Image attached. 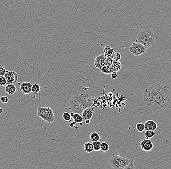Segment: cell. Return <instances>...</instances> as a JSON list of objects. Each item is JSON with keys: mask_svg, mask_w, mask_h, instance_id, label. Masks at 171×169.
<instances>
[{"mask_svg": "<svg viewBox=\"0 0 171 169\" xmlns=\"http://www.w3.org/2000/svg\"><path fill=\"white\" fill-rule=\"evenodd\" d=\"M171 95L166 85L158 83L150 84L142 94L145 104L154 110L168 106Z\"/></svg>", "mask_w": 171, "mask_h": 169, "instance_id": "obj_1", "label": "cell"}, {"mask_svg": "<svg viewBox=\"0 0 171 169\" xmlns=\"http://www.w3.org/2000/svg\"><path fill=\"white\" fill-rule=\"evenodd\" d=\"M95 98L89 94H77L72 96L70 100V109L73 112L82 115L83 111L92 106Z\"/></svg>", "mask_w": 171, "mask_h": 169, "instance_id": "obj_2", "label": "cell"}, {"mask_svg": "<svg viewBox=\"0 0 171 169\" xmlns=\"http://www.w3.org/2000/svg\"><path fill=\"white\" fill-rule=\"evenodd\" d=\"M136 41L143 44L148 49L155 45V34L151 30L145 29L138 34Z\"/></svg>", "mask_w": 171, "mask_h": 169, "instance_id": "obj_3", "label": "cell"}, {"mask_svg": "<svg viewBox=\"0 0 171 169\" xmlns=\"http://www.w3.org/2000/svg\"><path fill=\"white\" fill-rule=\"evenodd\" d=\"M131 159L113 155L110 158V163L111 167L114 169H125L126 167L131 162Z\"/></svg>", "mask_w": 171, "mask_h": 169, "instance_id": "obj_4", "label": "cell"}, {"mask_svg": "<svg viewBox=\"0 0 171 169\" xmlns=\"http://www.w3.org/2000/svg\"><path fill=\"white\" fill-rule=\"evenodd\" d=\"M37 116L47 123H52L55 120L54 113L51 108L39 107L37 109Z\"/></svg>", "mask_w": 171, "mask_h": 169, "instance_id": "obj_5", "label": "cell"}, {"mask_svg": "<svg viewBox=\"0 0 171 169\" xmlns=\"http://www.w3.org/2000/svg\"><path fill=\"white\" fill-rule=\"evenodd\" d=\"M147 49L146 47L143 44H141L136 41L133 43L131 46L129 48L130 52L137 57L145 53Z\"/></svg>", "mask_w": 171, "mask_h": 169, "instance_id": "obj_6", "label": "cell"}, {"mask_svg": "<svg viewBox=\"0 0 171 169\" xmlns=\"http://www.w3.org/2000/svg\"><path fill=\"white\" fill-rule=\"evenodd\" d=\"M140 146L142 150L145 151H150L152 150L154 144L149 139H145L140 142Z\"/></svg>", "mask_w": 171, "mask_h": 169, "instance_id": "obj_7", "label": "cell"}, {"mask_svg": "<svg viewBox=\"0 0 171 169\" xmlns=\"http://www.w3.org/2000/svg\"><path fill=\"white\" fill-rule=\"evenodd\" d=\"M95 106L92 105L83 111L82 114L83 120H84L85 121L87 120H91L92 117L93 116V113L95 112Z\"/></svg>", "mask_w": 171, "mask_h": 169, "instance_id": "obj_8", "label": "cell"}, {"mask_svg": "<svg viewBox=\"0 0 171 169\" xmlns=\"http://www.w3.org/2000/svg\"><path fill=\"white\" fill-rule=\"evenodd\" d=\"M107 57L104 54L100 55L96 57L95 61V65L96 68L100 69L101 68L105 66V61Z\"/></svg>", "mask_w": 171, "mask_h": 169, "instance_id": "obj_9", "label": "cell"}, {"mask_svg": "<svg viewBox=\"0 0 171 169\" xmlns=\"http://www.w3.org/2000/svg\"><path fill=\"white\" fill-rule=\"evenodd\" d=\"M20 88L21 92L24 94H29L32 92V84L30 82L28 81L23 82L20 85Z\"/></svg>", "mask_w": 171, "mask_h": 169, "instance_id": "obj_10", "label": "cell"}, {"mask_svg": "<svg viewBox=\"0 0 171 169\" xmlns=\"http://www.w3.org/2000/svg\"><path fill=\"white\" fill-rule=\"evenodd\" d=\"M157 124L152 120H148L146 121L145 123V130H152L155 131L157 129Z\"/></svg>", "mask_w": 171, "mask_h": 169, "instance_id": "obj_11", "label": "cell"}, {"mask_svg": "<svg viewBox=\"0 0 171 169\" xmlns=\"http://www.w3.org/2000/svg\"><path fill=\"white\" fill-rule=\"evenodd\" d=\"M5 90L8 95H13L16 92L17 87L14 84H8L6 85Z\"/></svg>", "mask_w": 171, "mask_h": 169, "instance_id": "obj_12", "label": "cell"}, {"mask_svg": "<svg viewBox=\"0 0 171 169\" xmlns=\"http://www.w3.org/2000/svg\"><path fill=\"white\" fill-rule=\"evenodd\" d=\"M72 119H73L74 121V124L76 123H82L83 121V117L82 115L78 113H75L72 112L70 113Z\"/></svg>", "mask_w": 171, "mask_h": 169, "instance_id": "obj_13", "label": "cell"}, {"mask_svg": "<svg viewBox=\"0 0 171 169\" xmlns=\"http://www.w3.org/2000/svg\"><path fill=\"white\" fill-rule=\"evenodd\" d=\"M110 67L113 72H118L122 68V63L119 61L113 59V62L110 66Z\"/></svg>", "mask_w": 171, "mask_h": 169, "instance_id": "obj_14", "label": "cell"}, {"mask_svg": "<svg viewBox=\"0 0 171 169\" xmlns=\"http://www.w3.org/2000/svg\"><path fill=\"white\" fill-rule=\"evenodd\" d=\"M104 55L106 57H111L113 58V55L114 54V50L113 48H111L110 46H106L104 48Z\"/></svg>", "mask_w": 171, "mask_h": 169, "instance_id": "obj_15", "label": "cell"}, {"mask_svg": "<svg viewBox=\"0 0 171 169\" xmlns=\"http://www.w3.org/2000/svg\"><path fill=\"white\" fill-rule=\"evenodd\" d=\"M12 76L7 80V84H15L18 81V76L16 72L14 71H11Z\"/></svg>", "mask_w": 171, "mask_h": 169, "instance_id": "obj_16", "label": "cell"}, {"mask_svg": "<svg viewBox=\"0 0 171 169\" xmlns=\"http://www.w3.org/2000/svg\"><path fill=\"white\" fill-rule=\"evenodd\" d=\"M85 151L87 153H91L94 151L93 150V145L91 142L86 143L84 146Z\"/></svg>", "mask_w": 171, "mask_h": 169, "instance_id": "obj_17", "label": "cell"}, {"mask_svg": "<svg viewBox=\"0 0 171 169\" xmlns=\"http://www.w3.org/2000/svg\"><path fill=\"white\" fill-rule=\"evenodd\" d=\"M100 138H101L100 135L97 132H92L90 136V139H91V140H92V142L100 141Z\"/></svg>", "mask_w": 171, "mask_h": 169, "instance_id": "obj_18", "label": "cell"}, {"mask_svg": "<svg viewBox=\"0 0 171 169\" xmlns=\"http://www.w3.org/2000/svg\"><path fill=\"white\" fill-rule=\"evenodd\" d=\"M100 70L103 73L106 75L111 74L113 72L110 66H104Z\"/></svg>", "mask_w": 171, "mask_h": 169, "instance_id": "obj_19", "label": "cell"}, {"mask_svg": "<svg viewBox=\"0 0 171 169\" xmlns=\"http://www.w3.org/2000/svg\"><path fill=\"white\" fill-rule=\"evenodd\" d=\"M113 49L114 50V54L113 55L112 58L114 60L120 61L121 59L122 56H121V54L119 52V49L117 48H114Z\"/></svg>", "mask_w": 171, "mask_h": 169, "instance_id": "obj_20", "label": "cell"}, {"mask_svg": "<svg viewBox=\"0 0 171 169\" xmlns=\"http://www.w3.org/2000/svg\"><path fill=\"white\" fill-rule=\"evenodd\" d=\"M110 149V145L106 142L101 143V149L100 150L103 152H107Z\"/></svg>", "mask_w": 171, "mask_h": 169, "instance_id": "obj_21", "label": "cell"}, {"mask_svg": "<svg viewBox=\"0 0 171 169\" xmlns=\"http://www.w3.org/2000/svg\"><path fill=\"white\" fill-rule=\"evenodd\" d=\"M40 86L39 84H38V83H34L32 84V91L34 93L37 94L40 92Z\"/></svg>", "mask_w": 171, "mask_h": 169, "instance_id": "obj_22", "label": "cell"}, {"mask_svg": "<svg viewBox=\"0 0 171 169\" xmlns=\"http://www.w3.org/2000/svg\"><path fill=\"white\" fill-rule=\"evenodd\" d=\"M93 145V150L95 151H99L101 149V143L100 141L97 142H92Z\"/></svg>", "mask_w": 171, "mask_h": 169, "instance_id": "obj_23", "label": "cell"}, {"mask_svg": "<svg viewBox=\"0 0 171 169\" xmlns=\"http://www.w3.org/2000/svg\"><path fill=\"white\" fill-rule=\"evenodd\" d=\"M155 132L152 130H147L145 131V136L147 139H152L155 136Z\"/></svg>", "mask_w": 171, "mask_h": 169, "instance_id": "obj_24", "label": "cell"}, {"mask_svg": "<svg viewBox=\"0 0 171 169\" xmlns=\"http://www.w3.org/2000/svg\"><path fill=\"white\" fill-rule=\"evenodd\" d=\"M136 129L139 132H142L145 130V124L138 123L136 125Z\"/></svg>", "mask_w": 171, "mask_h": 169, "instance_id": "obj_25", "label": "cell"}, {"mask_svg": "<svg viewBox=\"0 0 171 169\" xmlns=\"http://www.w3.org/2000/svg\"><path fill=\"white\" fill-rule=\"evenodd\" d=\"M137 168L140 169V168L134 163L133 160H131V162L127 167H126L125 169H137Z\"/></svg>", "mask_w": 171, "mask_h": 169, "instance_id": "obj_26", "label": "cell"}, {"mask_svg": "<svg viewBox=\"0 0 171 169\" xmlns=\"http://www.w3.org/2000/svg\"><path fill=\"white\" fill-rule=\"evenodd\" d=\"M62 117L63 120L66 121H69L70 120V119L72 118L71 115L68 112H65L63 113L62 115Z\"/></svg>", "mask_w": 171, "mask_h": 169, "instance_id": "obj_27", "label": "cell"}, {"mask_svg": "<svg viewBox=\"0 0 171 169\" xmlns=\"http://www.w3.org/2000/svg\"><path fill=\"white\" fill-rule=\"evenodd\" d=\"M7 84V80L4 76L0 77V86H5Z\"/></svg>", "mask_w": 171, "mask_h": 169, "instance_id": "obj_28", "label": "cell"}, {"mask_svg": "<svg viewBox=\"0 0 171 169\" xmlns=\"http://www.w3.org/2000/svg\"><path fill=\"white\" fill-rule=\"evenodd\" d=\"M113 59L111 57H107L105 61V65L110 66L113 62Z\"/></svg>", "mask_w": 171, "mask_h": 169, "instance_id": "obj_29", "label": "cell"}, {"mask_svg": "<svg viewBox=\"0 0 171 169\" xmlns=\"http://www.w3.org/2000/svg\"><path fill=\"white\" fill-rule=\"evenodd\" d=\"M9 98L7 96H2L0 97V101H1L3 104H7L9 101Z\"/></svg>", "mask_w": 171, "mask_h": 169, "instance_id": "obj_30", "label": "cell"}, {"mask_svg": "<svg viewBox=\"0 0 171 169\" xmlns=\"http://www.w3.org/2000/svg\"><path fill=\"white\" fill-rule=\"evenodd\" d=\"M6 71L5 67L3 66L2 65H0V77L4 76V75L5 74Z\"/></svg>", "mask_w": 171, "mask_h": 169, "instance_id": "obj_31", "label": "cell"}, {"mask_svg": "<svg viewBox=\"0 0 171 169\" xmlns=\"http://www.w3.org/2000/svg\"><path fill=\"white\" fill-rule=\"evenodd\" d=\"M11 71H8V70H6L5 74L4 75V76L6 78V79L8 78H9L10 77H11Z\"/></svg>", "mask_w": 171, "mask_h": 169, "instance_id": "obj_32", "label": "cell"}, {"mask_svg": "<svg viewBox=\"0 0 171 169\" xmlns=\"http://www.w3.org/2000/svg\"><path fill=\"white\" fill-rule=\"evenodd\" d=\"M117 77H118V74L116 72H113L111 74V78L113 79H115L117 78Z\"/></svg>", "mask_w": 171, "mask_h": 169, "instance_id": "obj_33", "label": "cell"}, {"mask_svg": "<svg viewBox=\"0 0 171 169\" xmlns=\"http://www.w3.org/2000/svg\"><path fill=\"white\" fill-rule=\"evenodd\" d=\"M4 109L2 108H0V115H2L4 113Z\"/></svg>", "mask_w": 171, "mask_h": 169, "instance_id": "obj_34", "label": "cell"}, {"mask_svg": "<svg viewBox=\"0 0 171 169\" xmlns=\"http://www.w3.org/2000/svg\"><path fill=\"white\" fill-rule=\"evenodd\" d=\"M85 123L87 124H88L90 123V120H85Z\"/></svg>", "mask_w": 171, "mask_h": 169, "instance_id": "obj_35", "label": "cell"}, {"mask_svg": "<svg viewBox=\"0 0 171 169\" xmlns=\"http://www.w3.org/2000/svg\"><path fill=\"white\" fill-rule=\"evenodd\" d=\"M169 58H170V60L171 62V50H170V53H169Z\"/></svg>", "mask_w": 171, "mask_h": 169, "instance_id": "obj_36", "label": "cell"}]
</instances>
